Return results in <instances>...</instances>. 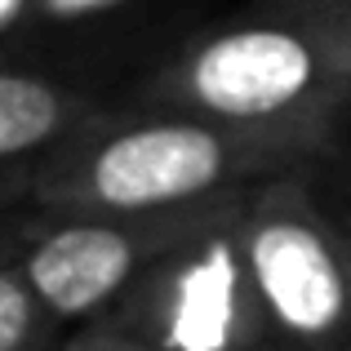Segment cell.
Masks as SVG:
<instances>
[{"label": "cell", "instance_id": "obj_6", "mask_svg": "<svg viewBox=\"0 0 351 351\" xmlns=\"http://www.w3.org/2000/svg\"><path fill=\"white\" fill-rule=\"evenodd\" d=\"M89 120V103L76 89L36 71L0 67V165L62 147Z\"/></svg>", "mask_w": 351, "mask_h": 351}, {"label": "cell", "instance_id": "obj_5", "mask_svg": "<svg viewBox=\"0 0 351 351\" xmlns=\"http://www.w3.org/2000/svg\"><path fill=\"white\" fill-rule=\"evenodd\" d=\"M227 200V196H223ZM223 200L169 214H71L23 254L18 271L45 311L80 320L125 298V289L182 236H191Z\"/></svg>", "mask_w": 351, "mask_h": 351}, {"label": "cell", "instance_id": "obj_9", "mask_svg": "<svg viewBox=\"0 0 351 351\" xmlns=\"http://www.w3.org/2000/svg\"><path fill=\"white\" fill-rule=\"evenodd\" d=\"M311 5H325V9H351V0H311Z\"/></svg>", "mask_w": 351, "mask_h": 351}, {"label": "cell", "instance_id": "obj_7", "mask_svg": "<svg viewBox=\"0 0 351 351\" xmlns=\"http://www.w3.org/2000/svg\"><path fill=\"white\" fill-rule=\"evenodd\" d=\"M36 311H40V298L27 285V276L14 267H0V351L27 347L36 329Z\"/></svg>", "mask_w": 351, "mask_h": 351}, {"label": "cell", "instance_id": "obj_2", "mask_svg": "<svg viewBox=\"0 0 351 351\" xmlns=\"http://www.w3.org/2000/svg\"><path fill=\"white\" fill-rule=\"evenodd\" d=\"M156 98L169 112L329 143L351 98V9L223 27L156 80Z\"/></svg>", "mask_w": 351, "mask_h": 351}, {"label": "cell", "instance_id": "obj_4", "mask_svg": "<svg viewBox=\"0 0 351 351\" xmlns=\"http://www.w3.org/2000/svg\"><path fill=\"white\" fill-rule=\"evenodd\" d=\"M302 169L245 196L240 245L267 325L293 343H329L351 325V240L316 209Z\"/></svg>", "mask_w": 351, "mask_h": 351}, {"label": "cell", "instance_id": "obj_8", "mask_svg": "<svg viewBox=\"0 0 351 351\" xmlns=\"http://www.w3.org/2000/svg\"><path fill=\"white\" fill-rule=\"evenodd\" d=\"M23 9H27V0H0V32H5V27L23 14Z\"/></svg>", "mask_w": 351, "mask_h": 351}, {"label": "cell", "instance_id": "obj_1", "mask_svg": "<svg viewBox=\"0 0 351 351\" xmlns=\"http://www.w3.org/2000/svg\"><path fill=\"white\" fill-rule=\"evenodd\" d=\"M316 152H325L316 138L240 129L191 112L89 116L36 169L32 191L71 214H169L302 169Z\"/></svg>", "mask_w": 351, "mask_h": 351}, {"label": "cell", "instance_id": "obj_3", "mask_svg": "<svg viewBox=\"0 0 351 351\" xmlns=\"http://www.w3.org/2000/svg\"><path fill=\"white\" fill-rule=\"evenodd\" d=\"M249 191L227 196L125 289L120 320L152 351H245L271 329L240 245Z\"/></svg>", "mask_w": 351, "mask_h": 351}]
</instances>
